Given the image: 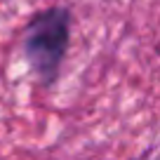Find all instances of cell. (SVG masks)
<instances>
[{
	"mask_svg": "<svg viewBox=\"0 0 160 160\" xmlns=\"http://www.w3.org/2000/svg\"><path fill=\"white\" fill-rule=\"evenodd\" d=\"M73 10L68 5H52L31 14L21 35V52L42 87H52L59 80L66 52L71 45Z\"/></svg>",
	"mask_w": 160,
	"mask_h": 160,
	"instance_id": "cell-1",
	"label": "cell"
}]
</instances>
